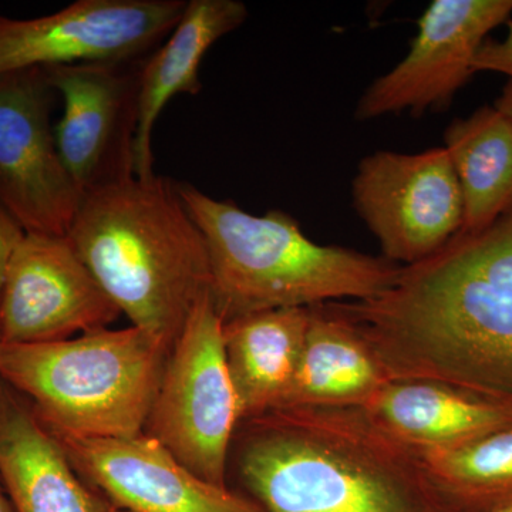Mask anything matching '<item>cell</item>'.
<instances>
[{
	"mask_svg": "<svg viewBox=\"0 0 512 512\" xmlns=\"http://www.w3.org/2000/svg\"><path fill=\"white\" fill-rule=\"evenodd\" d=\"M369 343L390 379L434 380L512 399V207L481 231L400 266L366 301L325 303Z\"/></svg>",
	"mask_w": 512,
	"mask_h": 512,
	"instance_id": "6da1fadb",
	"label": "cell"
},
{
	"mask_svg": "<svg viewBox=\"0 0 512 512\" xmlns=\"http://www.w3.org/2000/svg\"><path fill=\"white\" fill-rule=\"evenodd\" d=\"M242 423L239 471L265 512H464L420 451L363 407H285Z\"/></svg>",
	"mask_w": 512,
	"mask_h": 512,
	"instance_id": "7a4b0ae2",
	"label": "cell"
},
{
	"mask_svg": "<svg viewBox=\"0 0 512 512\" xmlns=\"http://www.w3.org/2000/svg\"><path fill=\"white\" fill-rule=\"evenodd\" d=\"M67 238L131 326L171 346L210 292L207 245L171 178L89 192Z\"/></svg>",
	"mask_w": 512,
	"mask_h": 512,
	"instance_id": "3957f363",
	"label": "cell"
},
{
	"mask_svg": "<svg viewBox=\"0 0 512 512\" xmlns=\"http://www.w3.org/2000/svg\"><path fill=\"white\" fill-rule=\"evenodd\" d=\"M210 259V295L222 320L282 308L366 301L393 284L400 265L311 241L298 221L272 210L254 215L234 202L175 181Z\"/></svg>",
	"mask_w": 512,
	"mask_h": 512,
	"instance_id": "277c9868",
	"label": "cell"
},
{
	"mask_svg": "<svg viewBox=\"0 0 512 512\" xmlns=\"http://www.w3.org/2000/svg\"><path fill=\"white\" fill-rule=\"evenodd\" d=\"M173 346L146 330H92L42 345H0V379L57 437L144 433Z\"/></svg>",
	"mask_w": 512,
	"mask_h": 512,
	"instance_id": "5b68a950",
	"label": "cell"
},
{
	"mask_svg": "<svg viewBox=\"0 0 512 512\" xmlns=\"http://www.w3.org/2000/svg\"><path fill=\"white\" fill-rule=\"evenodd\" d=\"M222 330L224 320L205 293L171 348L144 434L201 480L227 488L229 444L241 414Z\"/></svg>",
	"mask_w": 512,
	"mask_h": 512,
	"instance_id": "8992f818",
	"label": "cell"
},
{
	"mask_svg": "<svg viewBox=\"0 0 512 512\" xmlns=\"http://www.w3.org/2000/svg\"><path fill=\"white\" fill-rule=\"evenodd\" d=\"M352 194L357 214L393 264L429 258L463 228V194L444 147L370 154L357 167Z\"/></svg>",
	"mask_w": 512,
	"mask_h": 512,
	"instance_id": "52a82bcc",
	"label": "cell"
},
{
	"mask_svg": "<svg viewBox=\"0 0 512 512\" xmlns=\"http://www.w3.org/2000/svg\"><path fill=\"white\" fill-rule=\"evenodd\" d=\"M187 0H76L33 19L0 15V74L148 57L173 32Z\"/></svg>",
	"mask_w": 512,
	"mask_h": 512,
	"instance_id": "ba28073f",
	"label": "cell"
},
{
	"mask_svg": "<svg viewBox=\"0 0 512 512\" xmlns=\"http://www.w3.org/2000/svg\"><path fill=\"white\" fill-rule=\"evenodd\" d=\"M45 70L0 74V205L28 234L67 235L84 194L57 150Z\"/></svg>",
	"mask_w": 512,
	"mask_h": 512,
	"instance_id": "9c48e42d",
	"label": "cell"
},
{
	"mask_svg": "<svg viewBox=\"0 0 512 512\" xmlns=\"http://www.w3.org/2000/svg\"><path fill=\"white\" fill-rule=\"evenodd\" d=\"M146 59L43 69L63 100V114L55 126L57 150L84 195L134 177Z\"/></svg>",
	"mask_w": 512,
	"mask_h": 512,
	"instance_id": "30bf717a",
	"label": "cell"
},
{
	"mask_svg": "<svg viewBox=\"0 0 512 512\" xmlns=\"http://www.w3.org/2000/svg\"><path fill=\"white\" fill-rule=\"evenodd\" d=\"M120 315L67 235L26 232L0 298V345L76 338Z\"/></svg>",
	"mask_w": 512,
	"mask_h": 512,
	"instance_id": "8fae6325",
	"label": "cell"
},
{
	"mask_svg": "<svg viewBox=\"0 0 512 512\" xmlns=\"http://www.w3.org/2000/svg\"><path fill=\"white\" fill-rule=\"evenodd\" d=\"M512 0H434L419 20L409 53L360 97L355 119L446 110L474 73L485 37L510 20Z\"/></svg>",
	"mask_w": 512,
	"mask_h": 512,
	"instance_id": "7c38bea8",
	"label": "cell"
},
{
	"mask_svg": "<svg viewBox=\"0 0 512 512\" xmlns=\"http://www.w3.org/2000/svg\"><path fill=\"white\" fill-rule=\"evenodd\" d=\"M84 480L126 512H265L261 505L201 480L157 440L57 437Z\"/></svg>",
	"mask_w": 512,
	"mask_h": 512,
	"instance_id": "4fadbf2b",
	"label": "cell"
},
{
	"mask_svg": "<svg viewBox=\"0 0 512 512\" xmlns=\"http://www.w3.org/2000/svg\"><path fill=\"white\" fill-rule=\"evenodd\" d=\"M0 477L16 512H109L22 394L0 379Z\"/></svg>",
	"mask_w": 512,
	"mask_h": 512,
	"instance_id": "5bb4252c",
	"label": "cell"
},
{
	"mask_svg": "<svg viewBox=\"0 0 512 512\" xmlns=\"http://www.w3.org/2000/svg\"><path fill=\"white\" fill-rule=\"evenodd\" d=\"M247 18V6L239 0H187L173 32L144 60L134 177L156 174L151 141L161 111L177 94L201 92L200 67L208 50Z\"/></svg>",
	"mask_w": 512,
	"mask_h": 512,
	"instance_id": "9a60e30c",
	"label": "cell"
},
{
	"mask_svg": "<svg viewBox=\"0 0 512 512\" xmlns=\"http://www.w3.org/2000/svg\"><path fill=\"white\" fill-rule=\"evenodd\" d=\"M362 407L420 453L460 447L512 426L510 403L434 380H390Z\"/></svg>",
	"mask_w": 512,
	"mask_h": 512,
	"instance_id": "2e32d148",
	"label": "cell"
},
{
	"mask_svg": "<svg viewBox=\"0 0 512 512\" xmlns=\"http://www.w3.org/2000/svg\"><path fill=\"white\" fill-rule=\"evenodd\" d=\"M309 322V308H282L224 323L225 360L241 421L272 412L284 402L298 369Z\"/></svg>",
	"mask_w": 512,
	"mask_h": 512,
	"instance_id": "e0dca14e",
	"label": "cell"
},
{
	"mask_svg": "<svg viewBox=\"0 0 512 512\" xmlns=\"http://www.w3.org/2000/svg\"><path fill=\"white\" fill-rule=\"evenodd\" d=\"M311 322L285 407L365 406L390 382L369 343L326 305L312 306Z\"/></svg>",
	"mask_w": 512,
	"mask_h": 512,
	"instance_id": "ac0fdd59",
	"label": "cell"
},
{
	"mask_svg": "<svg viewBox=\"0 0 512 512\" xmlns=\"http://www.w3.org/2000/svg\"><path fill=\"white\" fill-rule=\"evenodd\" d=\"M444 148L463 194L461 231H481L512 207V119L483 107L446 128Z\"/></svg>",
	"mask_w": 512,
	"mask_h": 512,
	"instance_id": "d6986e66",
	"label": "cell"
},
{
	"mask_svg": "<svg viewBox=\"0 0 512 512\" xmlns=\"http://www.w3.org/2000/svg\"><path fill=\"white\" fill-rule=\"evenodd\" d=\"M440 490L466 512L512 503V426L448 450L421 453Z\"/></svg>",
	"mask_w": 512,
	"mask_h": 512,
	"instance_id": "ffe728a7",
	"label": "cell"
},
{
	"mask_svg": "<svg viewBox=\"0 0 512 512\" xmlns=\"http://www.w3.org/2000/svg\"><path fill=\"white\" fill-rule=\"evenodd\" d=\"M473 67L476 73H503L512 80V20H508V35L504 40H485L478 49Z\"/></svg>",
	"mask_w": 512,
	"mask_h": 512,
	"instance_id": "44dd1931",
	"label": "cell"
},
{
	"mask_svg": "<svg viewBox=\"0 0 512 512\" xmlns=\"http://www.w3.org/2000/svg\"><path fill=\"white\" fill-rule=\"evenodd\" d=\"M25 235V229L0 205V298L8 278L10 262Z\"/></svg>",
	"mask_w": 512,
	"mask_h": 512,
	"instance_id": "7402d4cb",
	"label": "cell"
},
{
	"mask_svg": "<svg viewBox=\"0 0 512 512\" xmlns=\"http://www.w3.org/2000/svg\"><path fill=\"white\" fill-rule=\"evenodd\" d=\"M495 109L500 110L505 116L512 119V80L504 87L503 93L495 101Z\"/></svg>",
	"mask_w": 512,
	"mask_h": 512,
	"instance_id": "603a6c76",
	"label": "cell"
},
{
	"mask_svg": "<svg viewBox=\"0 0 512 512\" xmlns=\"http://www.w3.org/2000/svg\"><path fill=\"white\" fill-rule=\"evenodd\" d=\"M0 512H16L12 501H10L9 494L8 491H6L2 477H0Z\"/></svg>",
	"mask_w": 512,
	"mask_h": 512,
	"instance_id": "cb8c5ba5",
	"label": "cell"
},
{
	"mask_svg": "<svg viewBox=\"0 0 512 512\" xmlns=\"http://www.w3.org/2000/svg\"><path fill=\"white\" fill-rule=\"evenodd\" d=\"M495 512H512V503L505 505V507L501 508V510Z\"/></svg>",
	"mask_w": 512,
	"mask_h": 512,
	"instance_id": "d4e9b609",
	"label": "cell"
},
{
	"mask_svg": "<svg viewBox=\"0 0 512 512\" xmlns=\"http://www.w3.org/2000/svg\"><path fill=\"white\" fill-rule=\"evenodd\" d=\"M109 512H126V511L116 510V508L111 507Z\"/></svg>",
	"mask_w": 512,
	"mask_h": 512,
	"instance_id": "484cf974",
	"label": "cell"
}]
</instances>
